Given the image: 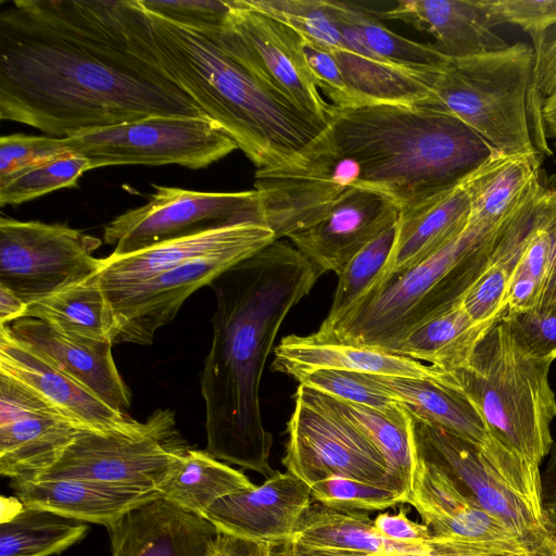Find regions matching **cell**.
I'll return each instance as SVG.
<instances>
[{"label": "cell", "instance_id": "cell-1", "mask_svg": "<svg viewBox=\"0 0 556 556\" xmlns=\"http://www.w3.org/2000/svg\"><path fill=\"white\" fill-rule=\"evenodd\" d=\"M159 115L208 117L157 64L138 0L2 2V121L67 138Z\"/></svg>", "mask_w": 556, "mask_h": 556}, {"label": "cell", "instance_id": "cell-2", "mask_svg": "<svg viewBox=\"0 0 556 556\" xmlns=\"http://www.w3.org/2000/svg\"><path fill=\"white\" fill-rule=\"evenodd\" d=\"M320 276L294 247L275 240L215 278L213 337L200 375L205 451L266 479L274 438L261 415L265 363L289 312Z\"/></svg>", "mask_w": 556, "mask_h": 556}, {"label": "cell", "instance_id": "cell-3", "mask_svg": "<svg viewBox=\"0 0 556 556\" xmlns=\"http://www.w3.org/2000/svg\"><path fill=\"white\" fill-rule=\"evenodd\" d=\"M143 10L162 71L257 168L293 166L306 160L308 148L327 125L301 111L257 68L243 65L206 36Z\"/></svg>", "mask_w": 556, "mask_h": 556}, {"label": "cell", "instance_id": "cell-4", "mask_svg": "<svg viewBox=\"0 0 556 556\" xmlns=\"http://www.w3.org/2000/svg\"><path fill=\"white\" fill-rule=\"evenodd\" d=\"M327 130L356 163L357 187L382 193L399 213L454 188L498 152L457 117L417 103L332 105Z\"/></svg>", "mask_w": 556, "mask_h": 556}, {"label": "cell", "instance_id": "cell-5", "mask_svg": "<svg viewBox=\"0 0 556 556\" xmlns=\"http://www.w3.org/2000/svg\"><path fill=\"white\" fill-rule=\"evenodd\" d=\"M552 362L529 352L500 317L465 366L445 370V386L471 403L495 443L540 466L554 444Z\"/></svg>", "mask_w": 556, "mask_h": 556}, {"label": "cell", "instance_id": "cell-6", "mask_svg": "<svg viewBox=\"0 0 556 556\" xmlns=\"http://www.w3.org/2000/svg\"><path fill=\"white\" fill-rule=\"evenodd\" d=\"M498 229L469 223L441 251L370 289L336 324L313 334L393 353L413 330L462 302L486 265Z\"/></svg>", "mask_w": 556, "mask_h": 556}, {"label": "cell", "instance_id": "cell-7", "mask_svg": "<svg viewBox=\"0 0 556 556\" xmlns=\"http://www.w3.org/2000/svg\"><path fill=\"white\" fill-rule=\"evenodd\" d=\"M534 61L532 47L522 42L491 53L445 55L417 104L457 117L503 155L539 157L529 119Z\"/></svg>", "mask_w": 556, "mask_h": 556}, {"label": "cell", "instance_id": "cell-8", "mask_svg": "<svg viewBox=\"0 0 556 556\" xmlns=\"http://www.w3.org/2000/svg\"><path fill=\"white\" fill-rule=\"evenodd\" d=\"M68 150L85 156L89 169L116 165L176 164L204 168L238 149L213 119L150 116L64 138Z\"/></svg>", "mask_w": 556, "mask_h": 556}, {"label": "cell", "instance_id": "cell-9", "mask_svg": "<svg viewBox=\"0 0 556 556\" xmlns=\"http://www.w3.org/2000/svg\"><path fill=\"white\" fill-rule=\"evenodd\" d=\"M139 434H100L78 429L49 468L27 480L73 479L159 491L178 468L186 448L174 414L159 409Z\"/></svg>", "mask_w": 556, "mask_h": 556}, {"label": "cell", "instance_id": "cell-10", "mask_svg": "<svg viewBox=\"0 0 556 556\" xmlns=\"http://www.w3.org/2000/svg\"><path fill=\"white\" fill-rule=\"evenodd\" d=\"M294 402L286 427L287 442L281 458L287 471L309 488L328 478L343 477L409 494L368 437L323 404L311 388L299 384Z\"/></svg>", "mask_w": 556, "mask_h": 556}, {"label": "cell", "instance_id": "cell-11", "mask_svg": "<svg viewBox=\"0 0 556 556\" xmlns=\"http://www.w3.org/2000/svg\"><path fill=\"white\" fill-rule=\"evenodd\" d=\"M97 237L62 224L0 218V285L27 304L98 271Z\"/></svg>", "mask_w": 556, "mask_h": 556}, {"label": "cell", "instance_id": "cell-12", "mask_svg": "<svg viewBox=\"0 0 556 556\" xmlns=\"http://www.w3.org/2000/svg\"><path fill=\"white\" fill-rule=\"evenodd\" d=\"M358 181L356 163L339 153L326 128L303 163L256 169L260 222L274 231L276 240L287 238L321 219Z\"/></svg>", "mask_w": 556, "mask_h": 556}, {"label": "cell", "instance_id": "cell-13", "mask_svg": "<svg viewBox=\"0 0 556 556\" xmlns=\"http://www.w3.org/2000/svg\"><path fill=\"white\" fill-rule=\"evenodd\" d=\"M149 201L104 226L103 239L112 255L134 253L162 241L219 226L258 218L253 190L211 192L152 185Z\"/></svg>", "mask_w": 556, "mask_h": 556}, {"label": "cell", "instance_id": "cell-14", "mask_svg": "<svg viewBox=\"0 0 556 556\" xmlns=\"http://www.w3.org/2000/svg\"><path fill=\"white\" fill-rule=\"evenodd\" d=\"M264 236L199 255L141 282L105 291L117 321L116 343L149 345L184 302L273 241Z\"/></svg>", "mask_w": 556, "mask_h": 556}, {"label": "cell", "instance_id": "cell-15", "mask_svg": "<svg viewBox=\"0 0 556 556\" xmlns=\"http://www.w3.org/2000/svg\"><path fill=\"white\" fill-rule=\"evenodd\" d=\"M410 413V412H409ZM417 454L443 471L536 555L556 556V541L545 520L516 494L467 440L417 419L412 413Z\"/></svg>", "mask_w": 556, "mask_h": 556}, {"label": "cell", "instance_id": "cell-16", "mask_svg": "<svg viewBox=\"0 0 556 556\" xmlns=\"http://www.w3.org/2000/svg\"><path fill=\"white\" fill-rule=\"evenodd\" d=\"M226 24L266 78L296 108L328 126L332 104L321 97L299 33L245 0H232Z\"/></svg>", "mask_w": 556, "mask_h": 556}, {"label": "cell", "instance_id": "cell-17", "mask_svg": "<svg viewBox=\"0 0 556 556\" xmlns=\"http://www.w3.org/2000/svg\"><path fill=\"white\" fill-rule=\"evenodd\" d=\"M0 374L35 393L77 429L100 434H139L150 428L111 407L88 388L62 372L0 326Z\"/></svg>", "mask_w": 556, "mask_h": 556}, {"label": "cell", "instance_id": "cell-18", "mask_svg": "<svg viewBox=\"0 0 556 556\" xmlns=\"http://www.w3.org/2000/svg\"><path fill=\"white\" fill-rule=\"evenodd\" d=\"M77 428L49 404L0 374V473L27 480L53 465Z\"/></svg>", "mask_w": 556, "mask_h": 556}, {"label": "cell", "instance_id": "cell-19", "mask_svg": "<svg viewBox=\"0 0 556 556\" xmlns=\"http://www.w3.org/2000/svg\"><path fill=\"white\" fill-rule=\"evenodd\" d=\"M399 219V208L375 190L353 187L318 222L287 238L318 275H339L368 242Z\"/></svg>", "mask_w": 556, "mask_h": 556}, {"label": "cell", "instance_id": "cell-20", "mask_svg": "<svg viewBox=\"0 0 556 556\" xmlns=\"http://www.w3.org/2000/svg\"><path fill=\"white\" fill-rule=\"evenodd\" d=\"M407 504L437 538L535 555L518 535L418 454Z\"/></svg>", "mask_w": 556, "mask_h": 556}, {"label": "cell", "instance_id": "cell-21", "mask_svg": "<svg viewBox=\"0 0 556 556\" xmlns=\"http://www.w3.org/2000/svg\"><path fill=\"white\" fill-rule=\"evenodd\" d=\"M313 503L305 482L289 471H276L258 485L218 500L204 518L218 531L278 547L292 541Z\"/></svg>", "mask_w": 556, "mask_h": 556}, {"label": "cell", "instance_id": "cell-22", "mask_svg": "<svg viewBox=\"0 0 556 556\" xmlns=\"http://www.w3.org/2000/svg\"><path fill=\"white\" fill-rule=\"evenodd\" d=\"M7 328L16 340L111 407L122 412L130 407L131 392L114 362L112 342L74 338L30 317L20 318Z\"/></svg>", "mask_w": 556, "mask_h": 556}, {"label": "cell", "instance_id": "cell-23", "mask_svg": "<svg viewBox=\"0 0 556 556\" xmlns=\"http://www.w3.org/2000/svg\"><path fill=\"white\" fill-rule=\"evenodd\" d=\"M217 531L204 517L162 497L132 509L108 529L111 556H208Z\"/></svg>", "mask_w": 556, "mask_h": 556}, {"label": "cell", "instance_id": "cell-24", "mask_svg": "<svg viewBox=\"0 0 556 556\" xmlns=\"http://www.w3.org/2000/svg\"><path fill=\"white\" fill-rule=\"evenodd\" d=\"M271 369L295 380L317 369L374 376L420 378L445 386L446 372L419 361L368 346L289 334L274 349Z\"/></svg>", "mask_w": 556, "mask_h": 556}, {"label": "cell", "instance_id": "cell-25", "mask_svg": "<svg viewBox=\"0 0 556 556\" xmlns=\"http://www.w3.org/2000/svg\"><path fill=\"white\" fill-rule=\"evenodd\" d=\"M380 15L430 35L434 48L446 56L491 53L510 46L494 31L480 0H401Z\"/></svg>", "mask_w": 556, "mask_h": 556}, {"label": "cell", "instance_id": "cell-26", "mask_svg": "<svg viewBox=\"0 0 556 556\" xmlns=\"http://www.w3.org/2000/svg\"><path fill=\"white\" fill-rule=\"evenodd\" d=\"M10 486L27 507L106 529L132 509L162 497L159 491L73 479L10 480Z\"/></svg>", "mask_w": 556, "mask_h": 556}, {"label": "cell", "instance_id": "cell-27", "mask_svg": "<svg viewBox=\"0 0 556 556\" xmlns=\"http://www.w3.org/2000/svg\"><path fill=\"white\" fill-rule=\"evenodd\" d=\"M465 179L420 205L399 213L393 248L370 289L428 260L466 230L471 202Z\"/></svg>", "mask_w": 556, "mask_h": 556}, {"label": "cell", "instance_id": "cell-28", "mask_svg": "<svg viewBox=\"0 0 556 556\" xmlns=\"http://www.w3.org/2000/svg\"><path fill=\"white\" fill-rule=\"evenodd\" d=\"M275 236L261 222L245 220L162 241L143 250L101 260L97 276L104 291L131 286L199 255L250 239Z\"/></svg>", "mask_w": 556, "mask_h": 556}, {"label": "cell", "instance_id": "cell-29", "mask_svg": "<svg viewBox=\"0 0 556 556\" xmlns=\"http://www.w3.org/2000/svg\"><path fill=\"white\" fill-rule=\"evenodd\" d=\"M291 543L317 556H426L429 544L389 541L367 513L314 502L302 515Z\"/></svg>", "mask_w": 556, "mask_h": 556}, {"label": "cell", "instance_id": "cell-30", "mask_svg": "<svg viewBox=\"0 0 556 556\" xmlns=\"http://www.w3.org/2000/svg\"><path fill=\"white\" fill-rule=\"evenodd\" d=\"M369 376L417 419L458 435L479 450L489 443L480 415L456 390L428 379Z\"/></svg>", "mask_w": 556, "mask_h": 556}, {"label": "cell", "instance_id": "cell-31", "mask_svg": "<svg viewBox=\"0 0 556 556\" xmlns=\"http://www.w3.org/2000/svg\"><path fill=\"white\" fill-rule=\"evenodd\" d=\"M25 317L74 338L115 344L116 317L97 273L28 303Z\"/></svg>", "mask_w": 556, "mask_h": 556}, {"label": "cell", "instance_id": "cell-32", "mask_svg": "<svg viewBox=\"0 0 556 556\" xmlns=\"http://www.w3.org/2000/svg\"><path fill=\"white\" fill-rule=\"evenodd\" d=\"M538 181L539 157L496 152L465 179L471 202L469 223L488 229L498 226Z\"/></svg>", "mask_w": 556, "mask_h": 556}, {"label": "cell", "instance_id": "cell-33", "mask_svg": "<svg viewBox=\"0 0 556 556\" xmlns=\"http://www.w3.org/2000/svg\"><path fill=\"white\" fill-rule=\"evenodd\" d=\"M495 321H475L460 302L413 330L393 354L427 362L443 370L459 368L469 362L477 344Z\"/></svg>", "mask_w": 556, "mask_h": 556}, {"label": "cell", "instance_id": "cell-34", "mask_svg": "<svg viewBox=\"0 0 556 556\" xmlns=\"http://www.w3.org/2000/svg\"><path fill=\"white\" fill-rule=\"evenodd\" d=\"M532 226V218L522 213L501 226L486 265L462 299L475 321L493 323L506 311L510 277Z\"/></svg>", "mask_w": 556, "mask_h": 556}, {"label": "cell", "instance_id": "cell-35", "mask_svg": "<svg viewBox=\"0 0 556 556\" xmlns=\"http://www.w3.org/2000/svg\"><path fill=\"white\" fill-rule=\"evenodd\" d=\"M254 485L242 471L205 450L187 447L161 495L179 508L204 517L218 500Z\"/></svg>", "mask_w": 556, "mask_h": 556}, {"label": "cell", "instance_id": "cell-36", "mask_svg": "<svg viewBox=\"0 0 556 556\" xmlns=\"http://www.w3.org/2000/svg\"><path fill=\"white\" fill-rule=\"evenodd\" d=\"M313 391L323 404L345 417L368 437L386 457L393 476L409 492L417 452L408 408L399 404L390 412H380Z\"/></svg>", "mask_w": 556, "mask_h": 556}, {"label": "cell", "instance_id": "cell-37", "mask_svg": "<svg viewBox=\"0 0 556 556\" xmlns=\"http://www.w3.org/2000/svg\"><path fill=\"white\" fill-rule=\"evenodd\" d=\"M85 522L22 503L0 525V556L60 555L88 533Z\"/></svg>", "mask_w": 556, "mask_h": 556}, {"label": "cell", "instance_id": "cell-38", "mask_svg": "<svg viewBox=\"0 0 556 556\" xmlns=\"http://www.w3.org/2000/svg\"><path fill=\"white\" fill-rule=\"evenodd\" d=\"M396 223L368 242L338 275V286L330 309L318 329H326L336 324L376 283L393 248Z\"/></svg>", "mask_w": 556, "mask_h": 556}, {"label": "cell", "instance_id": "cell-39", "mask_svg": "<svg viewBox=\"0 0 556 556\" xmlns=\"http://www.w3.org/2000/svg\"><path fill=\"white\" fill-rule=\"evenodd\" d=\"M343 9L367 47L378 58L418 73L429 72L443 62L445 55L433 45L420 43L392 31L361 8L343 3Z\"/></svg>", "mask_w": 556, "mask_h": 556}, {"label": "cell", "instance_id": "cell-40", "mask_svg": "<svg viewBox=\"0 0 556 556\" xmlns=\"http://www.w3.org/2000/svg\"><path fill=\"white\" fill-rule=\"evenodd\" d=\"M87 170H90L88 160L73 152L37 164L0 182V205H17L62 188L75 187Z\"/></svg>", "mask_w": 556, "mask_h": 556}, {"label": "cell", "instance_id": "cell-41", "mask_svg": "<svg viewBox=\"0 0 556 556\" xmlns=\"http://www.w3.org/2000/svg\"><path fill=\"white\" fill-rule=\"evenodd\" d=\"M328 50L345 49L328 0H245Z\"/></svg>", "mask_w": 556, "mask_h": 556}, {"label": "cell", "instance_id": "cell-42", "mask_svg": "<svg viewBox=\"0 0 556 556\" xmlns=\"http://www.w3.org/2000/svg\"><path fill=\"white\" fill-rule=\"evenodd\" d=\"M311 495L327 507L361 511L383 510L408 501V495L396 489L343 477L316 482Z\"/></svg>", "mask_w": 556, "mask_h": 556}, {"label": "cell", "instance_id": "cell-43", "mask_svg": "<svg viewBox=\"0 0 556 556\" xmlns=\"http://www.w3.org/2000/svg\"><path fill=\"white\" fill-rule=\"evenodd\" d=\"M296 381L330 397L380 412H390L400 404L366 374L317 369L302 375Z\"/></svg>", "mask_w": 556, "mask_h": 556}, {"label": "cell", "instance_id": "cell-44", "mask_svg": "<svg viewBox=\"0 0 556 556\" xmlns=\"http://www.w3.org/2000/svg\"><path fill=\"white\" fill-rule=\"evenodd\" d=\"M494 26L513 24L532 40L534 55L556 35V0H480Z\"/></svg>", "mask_w": 556, "mask_h": 556}, {"label": "cell", "instance_id": "cell-45", "mask_svg": "<svg viewBox=\"0 0 556 556\" xmlns=\"http://www.w3.org/2000/svg\"><path fill=\"white\" fill-rule=\"evenodd\" d=\"M138 1L147 11L201 34L222 29L232 9V0Z\"/></svg>", "mask_w": 556, "mask_h": 556}, {"label": "cell", "instance_id": "cell-46", "mask_svg": "<svg viewBox=\"0 0 556 556\" xmlns=\"http://www.w3.org/2000/svg\"><path fill=\"white\" fill-rule=\"evenodd\" d=\"M64 138L13 134L0 138V182L16 173L70 153Z\"/></svg>", "mask_w": 556, "mask_h": 556}, {"label": "cell", "instance_id": "cell-47", "mask_svg": "<svg viewBox=\"0 0 556 556\" xmlns=\"http://www.w3.org/2000/svg\"><path fill=\"white\" fill-rule=\"evenodd\" d=\"M515 338L540 357L556 358V309L510 313L501 316Z\"/></svg>", "mask_w": 556, "mask_h": 556}, {"label": "cell", "instance_id": "cell-48", "mask_svg": "<svg viewBox=\"0 0 556 556\" xmlns=\"http://www.w3.org/2000/svg\"><path fill=\"white\" fill-rule=\"evenodd\" d=\"M302 46L307 63L320 91L338 109L357 106L358 102L349 89L332 52L317 42L302 36Z\"/></svg>", "mask_w": 556, "mask_h": 556}, {"label": "cell", "instance_id": "cell-49", "mask_svg": "<svg viewBox=\"0 0 556 556\" xmlns=\"http://www.w3.org/2000/svg\"><path fill=\"white\" fill-rule=\"evenodd\" d=\"M408 509L401 507L396 514L381 513L374 519L378 532L389 541L404 544H427L433 536L428 526L413 521Z\"/></svg>", "mask_w": 556, "mask_h": 556}, {"label": "cell", "instance_id": "cell-50", "mask_svg": "<svg viewBox=\"0 0 556 556\" xmlns=\"http://www.w3.org/2000/svg\"><path fill=\"white\" fill-rule=\"evenodd\" d=\"M273 546L267 543L217 531L213 538L208 556H270Z\"/></svg>", "mask_w": 556, "mask_h": 556}, {"label": "cell", "instance_id": "cell-51", "mask_svg": "<svg viewBox=\"0 0 556 556\" xmlns=\"http://www.w3.org/2000/svg\"><path fill=\"white\" fill-rule=\"evenodd\" d=\"M531 89L542 100L556 90V35L535 55Z\"/></svg>", "mask_w": 556, "mask_h": 556}, {"label": "cell", "instance_id": "cell-52", "mask_svg": "<svg viewBox=\"0 0 556 556\" xmlns=\"http://www.w3.org/2000/svg\"><path fill=\"white\" fill-rule=\"evenodd\" d=\"M556 307V208L553 225V243L545 274L539 307L535 311H547Z\"/></svg>", "mask_w": 556, "mask_h": 556}, {"label": "cell", "instance_id": "cell-53", "mask_svg": "<svg viewBox=\"0 0 556 556\" xmlns=\"http://www.w3.org/2000/svg\"><path fill=\"white\" fill-rule=\"evenodd\" d=\"M27 303L7 287L0 285V326L23 318Z\"/></svg>", "mask_w": 556, "mask_h": 556}, {"label": "cell", "instance_id": "cell-54", "mask_svg": "<svg viewBox=\"0 0 556 556\" xmlns=\"http://www.w3.org/2000/svg\"><path fill=\"white\" fill-rule=\"evenodd\" d=\"M541 126L544 141L549 140L556 162V90L541 105Z\"/></svg>", "mask_w": 556, "mask_h": 556}, {"label": "cell", "instance_id": "cell-55", "mask_svg": "<svg viewBox=\"0 0 556 556\" xmlns=\"http://www.w3.org/2000/svg\"><path fill=\"white\" fill-rule=\"evenodd\" d=\"M543 508L546 527L556 541V495L545 498Z\"/></svg>", "mask_w": 556, "mask_h": 556}, {"label": "cell", "instance_id": "cell-56", "mask_svg": "<svg viewBox=\"0 0 556 556\" xmlns=\"http://www.w3.org/2000/svg\"><path fill=\"white\" fill-rule=\"evenodd\" d=\"M270 556H317L306 552L293 543H288L282 546L273 547Z\"/></svg>", "mask_w": 556, "mask_h": 556}, {"label": "cell", "instance_id": "cell-57", "mask_svg": "<svg viewBox=\"0 0 556 556\" xmlns=\"http://www.w3.org/2000/svg\"><path fill=\"white\" fill-rule=\"evenodd\" d=\"M545 475L551 485L556 490V442L548 454L547 465L545 467Z\"/></svg>", "mask_w": 556, "mask_h": 556}, {"label": "cell", "instance_id": "cell-58", "mask_svg": "<svg viewBox=\"0 0 556 556\" xmlns=\"http://www.w3.org/2000/svg\"><path fill=\"white\" fill-rule=\"evenodd\" d=\"M554 309H556V307Z\"/></svg>", "mask_w": 556, "mask_h": 556}, {"label": "cell", "instance_id": "cell-59", "mask_svg": "<svg viewBox=\"0 0 556 556\" xmlns=\"http://www.w3.org/2000/svg\"><path fill=\"white\" fill-rule=\"evenodd\" d=\"M528 556H531V555H528Z\"/></svg>", "mask_w": 556, "mask_h": 556}]
</instances>
